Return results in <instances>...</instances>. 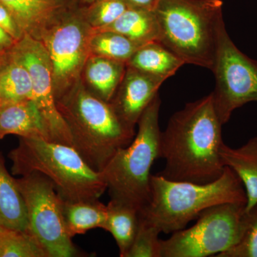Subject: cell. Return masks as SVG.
<instances>
[{"label": "cell", "instance_id": "cell-1", "mask_svg": "<svg viewBox=\"0 0 257 257\" xmlns=\"http://www.w3.org/2000/svg\"><path fill=\"white\" fill-rule=\"evenodd\" d=\"M221 124L212 92L186 104L171 116L161 133L160 158L165 161L158 175L178 182L207 184L224 172L220 156Z\"/></svg>", "mask_w": 257, "mask_h": 257}, {"label": "cell", "instance_id": "cell-2", "mask_svg": "<svg viewBox=\"0 0 257 257\" xmlns=\"http://www.w3.org/2000/svg\"><path fill=\"white\" fill-rule=\"evenodd\" d=\"M57 105L68 126L72 147L96 172H100L136 135L110 102L93 94L82 79L57 99Z\"/></svg>", "mask_w": 257, "mask_h": 257}, {"label": "cell", "instance_id": "cell-3", "mask_svg": "<svg viewBox=\"0 0 257 257\" xmlns=\"http://www.w3.org/2000/svg\"><path fill=\"white\" fill-rule=\"evenodd\" d=\"M227 203L246 204L242 182L229 167L207 184L169 180L157 174L151 176V199L140 214L161 233L170 234L185 229L206 209Z\"/></svg>", "mask_w": 257, "mask_h": 257}, {"label": "cell", "instance_id": "cell-4", "mask_svg": "<svg viewBox=\"0 0 257 257\" xmlns=\"http://www.w3.org/2000/svg\"><path fill=\"white\" fill-rule=\"evenodd\" d=\"M159 41L184 63L214 68L219 30L223 23L221 0H157Z\"/></svg>", "mask_w": 257, "mask_h": 257}, {"label": "cell", "instance_id": "cell-5", "mask_svg": "<svg viewBox=\"0 0 257 257\" xmlns=\"http://www.w3.org/2000/svg\"><path fill=\"white\" fill-rule=\"evenodd\" d=\"M9 153L13 175L37 172L50 179L63 200H94L106 185L100 172L92 170L73 147L38 138H19Z\"/></svg>", "mask_w": 257, "mask_h": 257}, {"label": "cell", "instance_id": "cell-6", "mask_svg": "<svg viewBox=\"0 0 257 257\" xmlns=\"http://www.w3.org/2000/svg\"><path fill=\"white\" fill-rule=\"evenodd\" d=\"M160 107L158 94L139 120L133 142L119 149L100 172L111 199L140 212L150 202L151 169L160 158Z\"/></svg>", "mask_w": 257, "mask_h": 257}, {"label": "cell", "instance_id": "cell-7", "mask_svg": "<svg viewBox=\"0 0 257 257\" xmlns=\"http://www.w3.org/2000/svg\"><path fill=\"white\" fill-rule=\"evenodd\" d=\"M246 204L227 203L209 208L188 229L161 239L160 257L216 256L234 246L243 234Z\"/></svg>", "mask_w": 257, "mask_h": 257}, {"label": "cell", "instance_id": "cell-8", "mask_svg": "<svg viewBox=\"0 0 257 257\" xmlns=\"http://www.w3.org/2000/svg\"><path fill=\"white\" fill-rule=\"evenodd\" d=\"M28 218V231L42 245L49 257L79 256L78 249L67 234L62 202L53 183L34 172L16 179Z\"/></svg>", "mask_w": 257, "mask_h": 257}, {"label": "cell", "instance_id": "cell-9", "mask_svg": "<svg viewBox=\"0 0 257 257\" xmlns=\"http://www.w3.org/2000/svg\"><path fill=\"white\" fill-rule=\"evenodd\" d=\"M83 6L49 29L40 40L50 58L56 99L82 79L91 55L89 41L93 29L84 18Z\"/></svg>", "mask_w": 257, "mask_h": 257}, {"label": "cell", "instance_id": "cell-10", "mask_svg": "<svg viewBox=\"0 0 257 257\" xmlns=\"http://www.w3.org/2000/svg\"><path fill=\"white\" fill-rule=\"evenodd\" d=\"M212 72L216 79L212 92L214 107L224 125L236 109L257 101V61L237 48L226 32L224 23L219 30Z\"/></svg>", "mask_w": 257, "mask_h": 257}, {"label": "cell", "instance_id": "cell-11", "mask_svg": "<svg viewBox=\"0 0 257 257\" xmlns=\"http://www.w3.org/2000/svg\"><path fill=\"white\" fill-rule=\"evenodd\" d=\"M28 69L32 79V101L41 116L47 138L72 147L68 126L57 105L48 54L40 40L25 35L10 51Z\"/></svg>", "mask_w": 257, "mask_h": 257}, {"label": "cell", "instance_id": "cell-12", "mask_svg": "<svg viewBox=\"0 0 257 257\" xmlns=\"http://www.w3.org/2000/svg\"><path fill=\"white\" fill-rule=\"evenodd\" d=\"M166 80L126 65L122 81L110 101L111 105L125 124L135 128Z\"/></svg>", "mask_w": 257, "mask_h": 257}, {"label": "cell", "instance_id": "cell-13", "mask_svg": "<svg viewBox=\"0 0 257 257\" xmlns=\"http://www.w3.org/2000/svg\"><path fill=\"white\" fill-rule=\"evenodd\" d=\"M24 35L37 40L56 23L82 6L81 0H0Z\"/></svg>", "mask_w": 257, "mask_h": 257}, {"label": "cell", "instance_id": "cell-14", "mask_svg": "<svg viewBox=\"0 0 257 257\" xmlns=\"http://www.w3.org/2000/svg\"><path fill=\"white\" fill-rule=\"evenodd\" d=\"M48 140L41 116L32 99L4 103L0 109V140L7 135Z\"/></svg>", "mask_w": 257, "mask_h": 257}, {"label": "cell", "instance_id": "cell-15", "mask_svg": "<svg viewBox=\"0 0 257 257\" xmlns=\"http://www.w3.org/2000/svg\"><path fill=\"white\" fill-rule=\"evenodd\" d=\"M126 69V64L124 62L90 55L83 69L82 79L93 94L110 102Z\"/></svg>", "mask_w": 257, "mask_h": 257}, {"label": "cell", "instance_id": "cell-16", "mask_svg": "<svg viewBox=\"0 0 257 257\" xmlns=\"http://www.w3.org/2000/svg\"><path fill=\"white\" fill-rule=\"evenodd\" d=\"M221 162L241 179L246 194L245 211L257 204V137L248 140L239 148H231L223 143L220 152Z\"/></svg>", "mask_w": 257, "mask_h": 257}, {"label": "cell", "instance_id": "cell-17", "mask_svg": "<svg viewBox=\"0 0 257 257\" xmlns=\"http://www.w3.org/2000/svg\"><path fill=\"white\" fill-rule=\"evenodd\" d=\"M0 225L10 229L28 231L26 204L17 179L7 169L0 152Z\"/></svg>", "mask_w": 257, "mask_h": 257}, {"label": "cell", "instance_id": "cell-18", "mask_svg": "<svg viewBox=\"0 0 257 257\" xmlns=\"http://www.w3.org/2000/svg\"><path fill=\"white\" fill-rule=\"evenodd\" d=\"M185 64L160 42H152L139 47L126 65L167 79Z\"/></svg>", "mask_w": 257, "mask_h": 257}, {"label": "cell", "instance_id": "cell-19", "mask_svg": "<svg viewBox=\"0 0 257 257\" xmlns=\"http://www.w3.org/2000/svg\"><path fill=\"white\" fill-rule=\"evenodd\" d=\"M99 30H110L143 45L159 41L160 28L153 10L130 7L124 14L109 26Z\"/></svg>", "mask_w": 257, "mask_h": 257}, {"label": "cell", "instance_id": "cell-20", "mask_svg": "<svg viewBox=\"0 0 257 257\" xmlns=\"http://www.w3.org/2000/svg\"><path fill=\"white\" fill-rule=\"evenodd\" d=\"M62 212L66 231L72 238L85 234L90 229H104L107 208L99 199L78 202L63 200Z\"/></svg>", "mask_w": 257, "mask_h": 257}, {"label": "cell", "instance_id": "cell-21", "mask_svg": "<svg viewBox=\"0 0 257 257\" xmlns=\"http://www.w3.org/2000/svg\"><path fill=\"white\" fill-rule=\"evenodd\" d=\"M106 208L107 214L103 229L112 235L119 248V256L125 257L138 231L140 211L112 199Z\"/></svg>", "mask_w": 257, "mask_h": 257}, {"label": "cell", "instance_id": "cell-22", "mask_svg": "<svg viewBox=\"0 0 257 257\" xmlns=\"http://www.w3.org/2000/svg\"><path fill=\"white\" fill-rule=\"evenodd\" d=\"M0 99L3 104L32 99L30 74L10 52L3 55L0 64Z\"/></svg>", "mask_w": 257, "mask_h": 257}, {"label": "cell", "instance_id": "cell-23", "mask_svg": "<svg viewBox=\"0 0 257 257\" xmlns=\"http://www.w3.org/2000/svg\"><path fill=\"white\" fill-rule=\"evenodd\" d=\"M141 45L110 30H94L89 41L91 55L100 56L127 63Z\"/></svg>", "mask_w": 257, "mask_h": 257}, {"label": "cell", "instance_id": "cell-24", "mask_svg": "<svg viewBox=\"0 0 257 257\" xmlns=\"http://www.w3.org/2000/svg\"><path fill=\"white\" fill-rule=\"evenodd\" d=\"M0 257H49L42 245L29 231L0 225Z\"/></svg>", "mask_w": 257, "mask_h": 257}, {"label": "cell", "instance_id": "cell-25", "mask_svg": "<svg viewBox=\"0 0 257 257\" xmlns=\"http://www.w3.org/2000/svg\"><path fill=\"white\" fill-rule=\"evenodd\" d=\"M130 8L124 0H93L83 6V13L94 30L109 26Z\"/></svg>", "mask_w": 257, "mask_h": 257}, {"label": "cell", "instance_id": "cell-26", "mask_svg": "<svg viewBox=\"0 0 257 257\" xmlns=\"http://www.w3.org/2000/svg\"><path fill=\"white\" fill-rule=\"evenodd\" d=\"M160 230L140 214L136 236L125 257H160Z\"/></svg>", "mask_w": 257, "mask_h": 257}, {"label": "cell", "instance_id": "cell-27", "mask_svg": "<svg viewBox=\"0 0 257 257\" xmlns=\"http://www.w3.org/2000/svg\"><path fill=\"white\" fill-rule=\"evenodd\" d=\"M217 257H257V204L246 211L244 229L239 241Z\"/></svg>", "mask_w": 257, "mask_h": 257}, {"label": "cell", "instance_id": "cell-28", "mask_svg": "<svg viewBox=\"0 0 257 257\" xmlns=\"http://www.w3.org/2000/svg\"><path fill=\"white\" fill-rule=\"evenodd\" d=\"M0 28L8 32L17 42L21 40L25 35L10 10L1 2H0Z\"/></svg>", "mask_w": 257, "mask_h": 257}, {"label": "cell", "instance_id": "cell-29", "mask_svg": "<svg viewBox=\"0 0 257 257\" xmlns=\"http://www.w3.org/2000/svg\"><path fill=\"white\" fill-rule=\"evenodd\" d=\"M16 43V40L8 32L0 28V55L9 52Z\"/></svg>", "mask_w": 257, "mask_h": 257}, {"label": "cell", "instance_id": "cell-30", "mask_svg": "<svg viewBox=\"0 0 257 257\" xmlns=\"http://www.w3.org/2000/svg\"><path fill=\"white\" fill-rule=\"evenodd\" d=\"M130 7L153 10L157 0H124Z\"/></svg>", "mask_w": 257, "mask_h": 257}, {"label": "cell", "instance_id": "cell-31", "mask_svg": "<svg viewBox=\"0 0 257 257\" xmlns=\"http://www.w3.org/2000/svg\"><path fill=\"white\" fill-rule=\"evenodd\" d=\"M92 1L93 0H81V3L83 5H87L92 3Z\"/></svg>", "mask_w": 257, "mask_h": 257}, {"label": "cell", "instance_id": "cell-32", "mask_svg": "<svg viewBox=\"0 0 257 257\" xmlns=\"http://www.w3.org/2000/svg\"><path fill=\"white\" fill-rule=\"evenodd\" d=\"M3 101H2V99H0V109H1L2 106H3Z\"/></svg>", "mask_w": 257, "mask_h": 257}, {"label": "cell", "instance_id": "cell-33", "mask_svg": "<svg viewBox=\"0 0 257 257\" xmlns=\"http://www.w3.org/2000/svg\"><path fill=\"white\" fill-rule=\"evenodd\" d=\"M5 55V54H4ZM3 55H0V64H1L2 58H3Z\"/></svg>", "mask_w": 257, "mask_h": 257}]
</instances>
